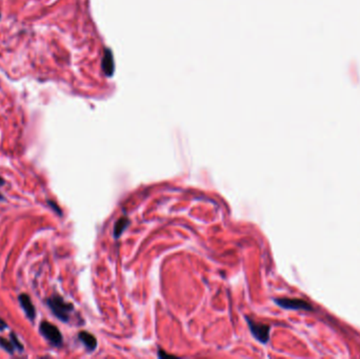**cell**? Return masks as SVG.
<instances>
[{"label": "cell", "mask_w": 360, "mask_h": 359, "mask_svg": "<svg viewBox=\"0 0 360 359\" xmlns=\"http://www.w3.org/2000/svg\"><path fill=\"white\" fill-rule=\"evenodd\" d=\"M51 312L54 314L59 320L62 322H69L71 314L74 312V305L71 302L65 301L64 299L58 295V294H53L50 298L46 300Z\"/></svg>", "instance_id": "1"}, {"label": "cell", "mask_w": 360, "mask_h": 359, "mask_svg": "<svg viewBox=\"0 0 360 359\" xmlns=\"http://www.w3.org/2000/svg\"><path fill=\"white\" fill-rule=\"evenodd\" d=\"M39 332L53 347L59 348L63 343V337L59 329L49 321H42L39 325Z\"/></svg>", "instance_id": "2"}, {"label": "cell", "mask_w": 360, "mask_h": 359, "mask_svg": "<svg viewBox=\"0 0 360 359\" xmlns=\"http://www.w3.org/2000/svg\"><path fill=\"white\" fill-rule=\"evenodd\" d=\"M246 322H248L249 324L251 333L257 339L258 341H260L261 343H266L269 341L270 330H271L269 325L256 322L248 317H246Z\"/></svg>", "instance_id": "3"}, {"label": "cell", "mask_w": 360, "mask_h": 359, "mask_svg": "<svg viewBox=\"0 0 360 359\" xmlns=\"http://www.w3.org/2000/svg\"><path fill=\"white\" fill-rule=\"evenodd\" d=\"M274 301L279 307L290 310H303V311H313V307L301 299H291V298H276Z\"/></svg>", "instance_id": "4"}, {"label": "cell", "mask_w": 360, "mask_h": 359, "mask_svg": "<svg viewBox=\"0 0 360 359\" xmlns=\"http://www.w3.org/2000/svg\"><path fill=\"white\" fill-rule=\"evenodd\" d=\"M18 300L26 317H28L31 321H34L36 318V309L34 307V304H33L30 296L24 293L20 294L18 296Z\"/></svg>", "instance_id": "5"}, {"label": "cell", "mask_w": 360, "mask_h": 359, "mask_svg": "<svg viewBox=\"0 0 360 359\" xmlns=\"http://www.w3.org/2000/svg\"><path fill=\"white\" fill-rule=\"evenodd\" d=\"M78 338H79V340L82 342V344L84 345L88 351L92 352V351H94L96 349V347H97L96 338L93 336L92 334H90L89 332L81 331L78 334Z\"/></svg>", "instance_id": "6"}, {"label": "cell", "mask_w": 360, "mask_h": 359, "mask_svg": "<svg viewBox=\"0 0 360 359\" xmlns=\"http://www.w3.org/2000/svg\"><path fill=\"white\" fill-rule=\"evenodd\" d=\"M129 223H130V220L126 217L119 218L116 221L115 227H114V237L119 238L120 236H121L124 230L129 227Z\"/></svg>", "instance_id": "7"}, {"label": "cell", "mask_w": 360, "mask_h": 359, "mask_svg": "<svg viewBox=\"0 0 360 359\" xmlns=\"http://www.w3.org/2000/svg\"><path fill=\"white\" fill-rule=\"evenodd\" d=\"M0 347H1L5 352H8L9 354H14V351H15V347L14 344L12 343V341L8 340V339L4 338V337H0Z\"/></svg>", "instance_id": "8"}, {"label": "cell", "mask_w": 360, "mask_h": 359, "mask_svg": "<svg viewBox=\"0 0 360 359\" xmlns=\"http://www.w3.org/2000/svg\"><path fill=\"white\" fill-rule=\"evenodd\" d=\"M10 340L12 341L13 344H14L16 351H19V352L23 351V349H24L23 344L19 341V339H18L17 335L14 333V332H12V333L10 334Z\"/></svg>", "instance_id": "9"}, {"label": "cell", "mask_w": 360, "mask_h": 359, "mask_svg": "<svg viewBox=\"0 0 360 359\" xmlns=\"http://www.w3.org/2000/svg\"><path fill=\"white\" fill-rule=\"evenodd\" d=\"M5 329H8V324H6L3 319L0 317V331H4Z\"/></svg>", "instance_id": "10"}, {"label": "cell", "mask_w": 360, "mask_h": 359, "mask_svg": "<svg viewBox=\"0 0 360 359\" xmlns=\"http://www.w3.org/2000/svg\"><path fill=\"white\" fill-rule=\"evenodd\" d=\"M4 184V180H3V178H1V177H0V185H3Z\"/></svg>", "instance_id": "11"}, {"label": "cell", "mask_w": 360, "mask_h": 359, "mask_svg": "<svg viewBox=\"0 0 360 359\" xmlns=\"http://www.w3.org/2000/svg\"><path fill=\"white\" fill-rule=\"evenodd\" d=\"M3 199H4V198H3V196H2L1 194H0V201H1V200H3Z\"/></svg>", "instance_id": "12"}]
</instances>
